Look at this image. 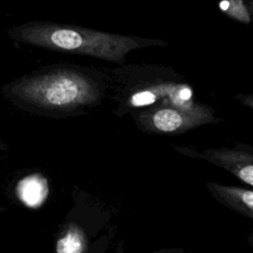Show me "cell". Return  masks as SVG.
Returning <instances> with one entry per match:
<instances>
[{
	"label": "cell",
	"instance_id": "obj_1",
	"mask_svg": "<svg viewBox=\"0 0 253 253\" xmlns=\"http://www.w3.org/2000/svg\"><path fill=\"white\" fill-rule=\"evenodd\" d=\"M4 93L20 107L46 116H65L99 102L101 84L86 70L61 66L37 71L4 88Z\"/></svg>",
	"mask_w": 253,
	"mask_h": 253
},
{
	"label": "cell",
	"instance_id": "obj_2",
	"mask_svg": "<svg viewBox=\"0 0 253 253\" xmlns=\"http://www.w3.org/2000/svg\"><path fill=\"white\" fill-rule=\"evenodd\" d=\"M23 39L51 50L91 56L114 63H124L131 50L168 44L161 39L113 34L72 24L53 23L28 28Z\"/></svg>",
	"mask_w": 253,
	"mask_h": 253
},
{
	"label": "cell",
	"instance_id": "obj_3",
	"mask_svg": "<svg viewBox=\"0 0 253 253\" xmlns=\"http://www.w3.org/2000/svg\"><path fill=\"white\" fill-rule=\"evenodd\" d=\"M144 129L162 134H180L201 125L213 123L211 110L204 104L193 109L154 107L135 117Z\"/></svg>",
	"mask_w": 253,
	"mask_h": 253
},
{
	"label": "cell",
	"instance_id": "obj_4",
	"mask_svg": "<svg viewBox=\"0 0 253 253\" xmlns=\"http://www.w3.org/2000/svg\"><path fill=\"white\" fill-rule=\"evenodd\" d=\"M134 93H129L126 102L122 103L126 111L155 105L160 101L158 107H175L181 109H193L201 104L192 100L193 92L190 86L174 81L151 82L150 85L143 83L142 87H133Z\"/></svg>",
	"mask_w": 253,
	"mask_h": 253
},
{
	"label": "cell",
	"instance_id": "obj_5",
	"mask_svg": "<svg viewBox=\"0 0 253 253\" xmlns=\"http://www.w3.org/2000/svg\"><path fill=\"white\" fill-rule=\"evenodd\" d=\"M198 157L219 166L233 174L242 182L253 186V154L252 151L237 148L206 149L197 154Z\"/></svg>",
	"mask_w": 253,
	"mask_h": 253
},
{
	"label": "cell",
	"instance_id": "obj_6",
	"mask_svg": "<svg viewBox=\"0 0 253 253\" xmlns=\"http://www.w3.org/2000/svg\"><path fill=\"white\" fill-rule=\"evenodd\" d=\"M207 187L212 197L223 206L253 218V191L235 186H224L215 182H208Z\"/></svg>",
	"mask_w": 253,
	"mask_h": 253
},
{
	"label": "cell",
	"instance_id": "obj_7",
	"mask_svg": "<svg viewBox=\"0 0 253 253\" xmlns=\"http://www.w3.org/2000/svg\"><path fill=\"white\" fill-rule=\"evenodd\" d=\"M48 193L46 180L39 175L33 174L22 179L17 185L19 199L28 207L36 208L42 204Z\"/></svg>",
	"mask_w": 253,
	"mask_h": 253
},
{
	"label": "cell",
	"instance_id": "obj_8",
	"mask_svg": "<svg viewBox=\"0 0 253 253\" xmlns=\"http://www.w3.org/2000/svg\"><path fill=\"white\" fill-rule=\"evenodd\" d=\"M219 8L227 17L243 24L252 20V0H221Z\"/></svg>",
	"mask_w": 253,
	"mask_h": 253
},
{
	"label": "cell",
	"instance_id": "obj_9",
	"mask_svg": "<svg viewBox=\"0 0 253 253\" xmlns=\"http://www.w3.org/2000/svg\"><path fill=\"white\" fill-rule=\"evenodd\" d=\"M85 237L75 225H71L66 233L56 242L58 253H80L85 250Z\"/></svg>",
	"mask_w": 253,
	"mask_h": 253
}]
</instances>
